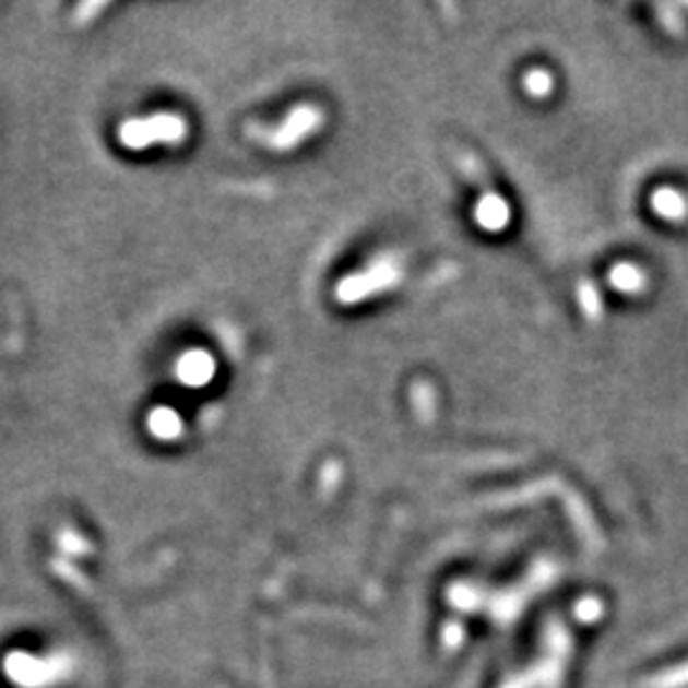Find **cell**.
I'll return each mask as SVG.
<instances>
[{
	"instance_id": "obj_1",
	"label": "cell",
	"mask_w": 688,
	"mask_h": 688,
	"mask_svg": "<svg viewBox=\"0 0 688 688\" xmlns=\"http://www.w3.org/2000/svg\"><path fill=\"white\" fill-rule=\"evenodd\" d=\"M5 671L11 680L23 686V688H36V686H46L54 684L59 678V673H54L51 668H46L44 661H36L26 653H13L5 661Z\"/></svg>"
},
{
	"instance_id": "obj_2",
	"label": "cell",
	"mask_w": 688,
	"mask_h": 688,
	"mask_svg": "<svg viewBox=\"0 0 688 688\" xmlns=\"http://www.w3.org/2000/svg\"><path fill=\"white\" fill-rule=\"evenodd\" d=\"M179 375H181V380L191 382V385H202V382L212 375L210 357L202 355V352H199V355H189L187 359H183V367L179 370Z\"/></svg>"
},
{
	"instance_id": "obj_3",
	"label": "cell",
	"mask_w": 688,
	"mask_h": 688,
	"mask_svg": "<svg viewBox=\"0 0 688 688\" xmlns=\"http://www.w3.org/2000/svg\"><path fill=\"white\" fill-rule=\"evenodd\" d=\"M153 424L158 426L156 431H158L161 436H168V434H174L171 428H168V424H171V426H179V418H176L171 411H158V416H156V420H153Z\"/></svg>"
}]
</instances>
